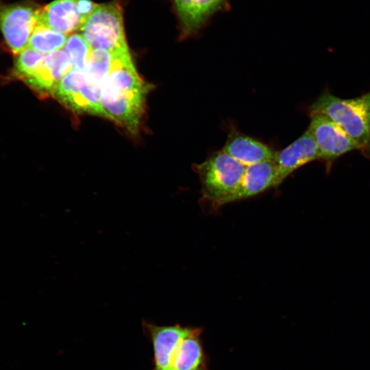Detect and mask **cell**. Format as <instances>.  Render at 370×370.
<instances>
[{
  "label": "cell",
  "mask_w": 370,
  "mask_h": 370,
  "mask_svg": "<svg viewBox=\"0 0 370 370\" xmlns=\"http://www.w3.org/2000/svg\"><path fill=\"white\" fill-rule=\"evenodd\" d=\"M308 112L327 116L356 142L365 156L370 157V90L343 99L325 89L310 105Z\"/></svg>",
  "instance_id": "cell-2"
},
{
  "label": "cell",
  "mask_w": 370,
  "mask_h": 370,
  "mask_svg": "<svg viewBox=\"0 0 370 370\" xmlns=\"http://www.w3.org/2000/svg\"><path fill=\"white\" fill-rule=\"evenodd\" d=\"M203 328L190 327L175 352L171 370H208V358L201 341Z\"/></svg>",
  "instance_id": "cell-15"
},
{
  "label": "cell",
  "mask_w": 370,
  "mask_h": 370,
  "mask_svg": "<svg viewBox=\"0 0 370 370\" xmlns=\"http://www.w3.org/2000/svg\"><path fill=\"white\" fill-rule=\"evenodd\" d=\"M245 166L274 160L276 152L269 145L237 130H230L222 149Z\"/></svg>",
  "instance_id": "cell-13"
},
{
  "label": "cell",
  "mask_w": 370,
  "mask_h": 370,
  "mask_svg": "<svg viewBox=\"0 0 370 370\" xmlns=\"http://www.w3.org/2000/svg\"><path fill=\"white\" fill-rule=\"evenodd\" d=\"M45 56V53L27 47L16 55L12 75L18 79H25L42 64Z\"/></svg>",
  "instance_id": "cell-19"
},
{
  "label": "cell",
  "mask_w": 370,
  "mask_h": 370,
  "mask_svg": "<svg viewBox=\"0 0 370 370\" xmlns=\"http://www.w3.org/2000/svg\"><path fill=\"white\" fill-rule=\"evenodd\" d=\"M245 169V165L223 150L214 153L203 162L195 164L203 197L214 206L236 189Z\"/></svg>",
  "instance_id": "cell-4"
},
{
  "label": "cell",
  "mask_w": 370,
  "mask_h": 370,
  "mask_svg": "<svg viewBox=\"0 0 370 370\" xmlns=\"http://www.w3.org/2000/svg\"><path fill=\"white\" fill-rule=\"evenodd\" d=\"M100 90L101 87L91 82L84 71L71 69L58 84L52 96L75 112L103 116Z\"/></svg>",
  "instance_id": "cell-7"
},
{
  "label": "cell",
  "mask_w": 370,
  "mask_h": 370,
  "mask_svg": "<svg viewBox=\"0 0 370 370\" xmlns=\"http://www.w3.org/2000/svg\"><path fill=\"white\" fill-rule=\"evenodd\" d=\"M71 69L69 58L62 49L45 54L42 64L23 81L41 96L52 95L58 84Z\"/></svg>",
  "instance_id": "cell-12"
},
{
  "label": "cell",
  "mask_w": 370,
  "mask_h": 370,
  "mask_svg": "<svg viewBox=\"0 0 370 370\" xmlns=\"http://www.w3.org/2000/svg\"><path fill=\"white\" fill-rule=\"evenodd\" d=\"M84 23L77 0H54L41 7L37 24L69 35L80 29Z\"/></svg>",
  "instance_id": "cell-14"
},
{
  "label": "cell",
  "mask_w": 370,
  "mask_h": 370,
  "mask_svg": "<svg viewBox=\"0 0 370 370\" xmlns=\"http://www.w3.org/2000/svg\"><path fill=\"white\" fill-rule=\"evenodd\" d=\"M40 8L31 0L14 3L0 2V30L5 47L14 56L28 47Z\"/></svg>",
  "instance_id": "cell-5"
},
{
  "label": "cell",
  "mask_w": 370,
  "mask_h": 370,
  "mask_svg": "<svg viewBox=\"0 0 370 370\" xmlns=\"http://www.w3.org/2000/svg\"><path fill=\"white\" fill-rule=\"evenodd\" d=\"M319 160V153L314 140L307 129L294 142L276 152L274 162L276 166V182L279 186L292 173L302 166Z\"/></svg>",
  "instance_id": "cell-9"
},
{
  "label": "cell",
  "mask_w": 370,
  "mask_h": 370,
  "mask_svg": "<svg viewBox=\"0 0 370 370\" xmlns=\"http://www.w3.org/2000/svg\"><path fill=\"white\" fill-rule=\"evenodd\" d=\"M68 35L37 24L29 41L28 47L42 53L63 49Z\"/></svg>",
  "instance_id": "cell-16"
},
{
  "label": "cell",
  "mask_w": 370,
  "mask_h": 370,
  "mask_svg": "<svg viewBox=\"0 0 370 370\" xmlns=\"http://www.w3.org/2000/svg\"><path fill=\"white\" fill-rule=\"evenodd\" d=\"M276 176V166L273 160L247 166L236 189L214 206L219 207L245 199L262 193L270 187H275Z\"/></svg>",
  "instance_id": "cell-11"
},
{
  "label": "cell",
  "mask_w": 370,
  "mask_h": 370,
  "mask_svg": "<svg viewBox=\"0 0 370 370\" xmlns=\"http://www.w3.org/2000/svg\"><path fill=\"white\" fill-rule=\"evenodd\" d=\"M62 49L66 53L73 70L85 71L92 49L79 33L71 34Z\"/></svg>",
  "instance_id": "cell-18"
},
{
  "label": "cell",
  "mask_w": 370,
  "mask_h": 370,
  "mask_svg": "<svg viewBox=\"0 0 370 370\" xmlns=\"http://www.w3.org/2000/svg\"><path fill=\"white\" fill-rule=\"evenodd\" d=\"M112 53V66L100 90L103 117L136 135L145 112L149 86L136 71L129 49Z\"/></svg>",
  "instance_id": "cell-1"
},
{
  "label": "cell",
  "mask_w": 370,
  "mask_h": 370,
  "mask_svg": "<svg viewBox=\"0 0 370 370\" xmlns=\"http://www.w3.org/2000/svg\"><path fill=\"white\" fill-rule=\"evenodd\" d=\"M92 50H127L123 10L119 2L97 4L79 29Z\"/></svg>",
  "instance_id": "cell-3"
},
{
  "label": "cell",
  "mask_w": 370,
  "mask_h": 370,
  "mask_svg": "<svg viewBox=\"0 0 370 370\" xmlns=\"http://www.w3.org/2000/svg\"><path fill=\"white\" fill-rule=\"evenodd\" d=\"M178 21L180 40L195 37L214 15L229 12L230 0H171Z\"/></svg>",
  "instance_id": "cell-8"
},
{
  "label": "cell",
  "mask_w": 370,
  "mask_h": 370,
  "mask_svg": "<svg viewBox=\"0 0 370 370\" xmlns=\"http://www.w3.org/2000/svg\"><path fill=\"white\" fill-rule=\"evenodd\" d=\"M112 53L106 50H91L84 72L89 80L101 86L107 78L112 64Z\"/></svg>",
  "instance_id": "cell-17"
},
{
  "label": "cell",
  "mask_w": 370,
  "mask_h": 370,
  "mask_svg": "<svg viewBox=\"0 0 370 370\" xmlns=\"http://www.w3.org/2000/svg\"><path fill=\"white\" fill-rule=\"evenodd\" d=\"M316 143L319 160L325 163L329 173L334 162L352 151H360L358 145L338 125L327 116L310 114L308 128Z\"/></svg>",
  "instance_id": "cell-6"
},
{
  "label": "cell",
  "mask_w": 370,
  "mask_h": 370,
  "mask_svg": "<svg viewBox=\"0 0 370 370\" xmlns=\"http://www.w3.org/2000/svg\"><path fill=\"white\" fill-rule=\"evenodd\" d=\"M143 327L150 338L153 351V370H171L175 352L190 327L179 324L158 325L145 322Z\"/></svg>",
  "instance_id": "cell-10"
}]
</instances>
